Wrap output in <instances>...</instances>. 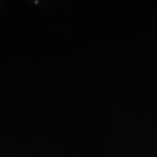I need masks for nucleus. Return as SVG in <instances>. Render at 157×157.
<instances>
[]
</instances>
